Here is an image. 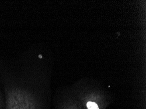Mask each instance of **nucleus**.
Here are the masks:
<instances>
[{"mask_svg":"<svg viewBox=\"0 0 146 109\" xmlns=\"http://www.w3.org/2000/svg\"><path fill=\"white\" fill-rule=\"evenodd\" d=\"M39 57H40V58H42V57L41 55H39Z\"/></svg>","mask_w":146,"mask_h":109,"instance_id":"f03ea898","label":"nucleus"},{"mask_svg":"<svg viewBox=\"0 0 146 109\" xmlns=\"http://www.w3.org/2000/svg\"><path fill=\"white\" fill-rule=\"evenodd\" d=\"M87 106L88 109H99L98 105L92 102H88L87 104Z\"/></svg>","mask_w":146,"mask_h":109,"instance_id":"f257e3e1","label":"nucleus"}]
</instances>
